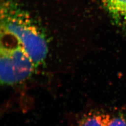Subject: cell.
<instances>
[{
    "mask_svg": "<svg viewBox=\"0 0 126 126\" xmlns=\"http://www.w3.org/2000/svg\"><path fill=\"white\" fill-rule=\"evenodd\" d=\"M0 17L3 32L18 41L35 68L44 63L48 52V45L31 16L16 3L9 0L1 7Z\"/></svg>",
    "mask_w": 126,
    "mask_h": 126,
    "instance_id": "cell-1",
    "label": "cell"
},
{
    "mask_svg": "<svg viewBox=\"0 0 126 126\" xmlns=\"http://www.w3.org/2000/svg\"><path fill=\"white\" fill-rule=\"evenodd\" d=\"M0 83L5 85L17 83L11 59L8 50L0 47Z\"/></svg>",
    "mask_w": 126,
    "mask_h": 126,
    "instance_id": "cell-4",
    "label": "cell"
},
{
    "mask_svg": "<svg viewBox=\"0 0 126 126\" xmlns=\"http://www.w3.org/2000/svg\"><path fill=\"white\" fill-rule=\"evenodd\" d=\"M106 126H126V120L122 117L109 116Z\"/></svg>",
    "mask_w": 126,
    "mask_h": 126,
    "instance_id": "cell-6",
    "label": "cell"
},
{
    "mask_svg": "<svg viewBox=\"0 0 126 126\" xmlns=\"http://www.w3.org/2000/svg\"><path fill=\"white\" fill-rule=\"evenodd\" d=\"M109 117L107 114L90 113L81 118L79 126H106Z\"/></svg>",
    "mask_w": 126,
    "mask_h": 126,
    "instance_id": "cell-5",
    "label": "cell"
},
{
    "mask_svg": "<svg viewBox=\"0 0 126 126\" xmlns=\"http://www.w3.org/2000/svg\"><path fill=\"white\" fill-rule=\"evenodd\" d=\"M1 46L6 48L9 52L17 83L25 80L32 75L35 65L20 43L10 48Z\"/></svg>",
    "mask_w": 126,
    "mask_h": 126,
    "instance_id": "cell-2",
    "label": "cell"
},
{
    "mask_svg": "<svg viewBox=\"0 0 126 126\" xmlns=\"http://www.w3.org/2000/svg\"><path fill=\"white\" fill-rule=\"evenodd\" d=\"M113 22L126 34V0H103Z\"/></svg>",
    "mask_w": 126,
    "mask_h": 126,
    "instance_id": "cell-3",
    "label": "cell"
}]
</instances>
